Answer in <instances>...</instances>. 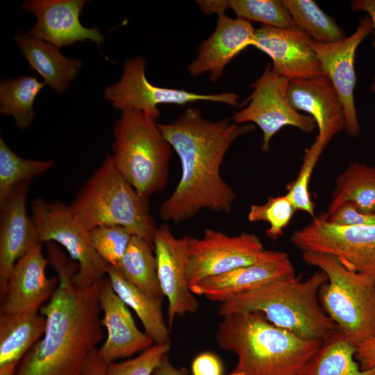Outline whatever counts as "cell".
<instances>
[{"instance_id": "cell-35", "label": "cell", "mask_w": 375, "mask_h": 375, "mask_svg": "<svg viewBox=\"0 0 375 375\" xmlns=\"http://www.w3.org/2000/svg\"><path fill=\"white\" fill-rule=\"evenodd\" d=\"M133 235L119 226H104L90 231V242L99 256L108 265L117 267Z\"/></svg>"}, {"instance_id": "cell-23", "label": "cell", "mask_w": 375, "mask_h": 375, "mask_svg": "<svg viewBox=\"0 0 375 375\" xmlns=\"http://www.w3.org/2000/svg\"><path fill=\"white\" fill-rule=\"evenodd\" d=\"M14 39L30 68L55 92H65L82 67L81 60L64 56L58 47L28 33L18 31Z\"/></svg>"}, {"instance_id": "cell-33", "label": "cell", "mask_w": 375, "mask_h": 375, "mask_svg": "<svg viewBox=\"0 0 375 375\" xmlns=\"http://www.w3.org/2000/svg\"><path fill=\"white\" fill-rule=\"evenodd\" d=\"M296 209L285 194L271 197L262 204H252L247 215L251 222H265L269 228L265 235L276 240L290 224Z\"/></svg>"}, {"instance_id": "cell-43", "label": "cell", "mask_w": 375, "mask_h": 375, "mask_svg": "<svg viewBox=\"0 0 375 375\" xmlns=\"http://www.w3.org/2000/svg\"><path fill=\"white\" fill-rule=\"evenodd\" d=\"M19 363L15 361L0 365V375H15Z\"/></svg>"}, {"instance_id": "cell-4", "label": "cell", "mask_w": 375, "mask_h": 375, "mask_svg": "<svg viewBox=\"0 0 375 375\" xmlns=\"http://www.w3.org/2000/svg\"><path fill=\"white\" fill-rule=\"evenodd\" d=\"M327 281L319 270L305 280L286 276L221 303L218 315L260 312L274 325L302 338L323 341L337 329L324 311L319 294Z\"/></svg>"}, {"instance_id": "cell-13", "label": "cell", "mask_w": 375, "mask_h": 375, "mask_svg": "<svg viewBox=\"0 0 375 375\" xmlns=\"http://www.w3.org/2000/svg\"><path fill=\"white\" fill-rule=\"evenodd\" d=\"M191 237L176 238L167 224L158 227L153 242L157 274L162 292L167 299L168 325L178 316L195 313L199 304L188 281Z\"/></svg>"}, {"instance_id": "cell-11", "label": "cell", "mask_w": 375, "mask_h": 375, "mask_svg": "<svg viewBox=\"0 0 375 375\" xmlns=\"http://www.w3.org/2000/svg\"><path fill=\"white\" fill-rule=\"evenodd\" d=\"M291 241L302 252L331 254L347 267L375 276V225L340 226L321 214L295 231Z\"/></svg>"}, {"instance_id": "cell-22", "label": "cell", "mask_w": 375, "mask_h": 375, "mask_svg": "<svg viewBox=\"0 0 375 375\" xmlns=\"http://www.w3.org/2000/svg\"><path fill=\"white\" fill-rule=\"evenodd\" d=\"M294 274V268L287 255L276 260L247 265L206 278L190 288L194 294L223 303L269 282Z\"/></svg>"}, {"instance_id": "cell-17", "label": "cell", "mask_w": 375, "mask_h": 375, "mask_svg": "<svg viewBox=\"0 0 375 375\" xmlns=\"http://www.w3.org/2000/svg\"><path fill=\"white\" fill-rule=\"evenodd\" d=\"M311 38L300 30L262 25L256 30L253 47L267 54L272 70L289 80L324 74L310 46Z\"/></svg>"}, {"instance_id": "cell-27", "label": "cell", "mask_w": 375, "mask_h": 375, "mask_svg": "<svg viewBox=\"0 0 375 375\" xmlns=\"http://www.w3.org/2000/svg\"><path fill=\"white\" fill-rule=\"evenodd\" d=\"M344 202L353 203L359 210L375 212V166L350 164L337 178L327 214Z\"/></svg>"}, {"instance_id": "cell-40", "label": "cell", "mask_w": 375, "mask_h": 375, "mask_svg": "<svg viewBox=\"0 0 375 375\" xmlns=\"http://www.w3.org/2000/svg\"><path fill=\"white\" fill-rule=\"evenodd\" d=\"M351 8L354 11H364L370 17L374 33L373 46L375 47V0H356L351 4ZM371 91L375 95V77L371 85Z\"/></svg>"}, {"instance_id": "cell-7", "label": "cell", "mask_w": 375, "mask_h": 375, "mask_svg": "<svg viewBox=\"0 0 375 375\" xmlns=\"http://www.w3.org/2000/svg\"><path fill=\"white\" fill-rule=\"evenodd\" d=\"M113 126V163L137 192L146 198L166 185L171 146L156 120L142 112L126 108Z\"/></svg>"}, {"instance_id": "cell-19", "label": "cell", "mask_w": 375, "mask_h": 375, "mask_svg": "<svg viewBox=\"0 0 375 375\" xmlns=\"http://www.w3.org/2000/svg\"><path fill=\"white\" fill-rule=\"evenodd\" d=\"M99 303L103 314L101 324L106 329L107 337L98 352L105 363L128 358L154 344L138 328L128 306L113 290L108 278L101 282Z\"/></svg>"}, {"instance_id": "cell-41", "label": "cell", "mask_w": 375, "mask_h": 375, "mask_svg": "<svg viewBox=\"0 0 375 375\" xmlns=\"http://www.w3.org/2000/svg\"><path fill=\"white\" fill-rule=\"evenodd\" d=\"M106 367L107 364L101 358L96 349L87 359L84 375H106Z\"/></svg>"}, {"instance_id": "cell-2", "label": "cell", "mask_w": 375, "mask_h": 375, "mask_svg": "<svg viewBox=\"0 0 375 375\" xmlns=\"http://www.w3.org/2000/svg\"><path fill=\"white\" fill-rule=\"evenodd\" d=\"M47 249L58 285L40 309L46 318L44 333L20 360L15 375H84L88 358L103 337L102 280L88 287L78 285L77 263L54 242H48Z\"/></svg>"}, {"instance_id": "cell-34", "label": "cell", "mask_w": 375, "mask_h": 375, "mask_svg": "<svg viewBox=\"0 0 375 375\" xmlns=\"http://www.w3.org/2000/svg\"><path fill=\"white\" fill-rule=\"evenodd\" d=\"M324 144L316 138L314 143L305 150L303 163L297 178L287 187L286 195L296 210L306 212L313 217L315 204L309 190L311 176L322 150Z\"/></svg>"}, {"instance_id": "cell-38", "label": "cell", "mask_w": 375, "mask_h": 375, "mask_svg": "<svg viewBox=\"0 0 375 375\" xmlns=\"http://www.w3.org/2000/svg\"><path fill=\"white\" fill-rule=\"evenodd\" d=\"M192 371L193 375H222V365L215 354L204 352L193 360Z\"/></svg>"}, {"instance_id": "cell-3", "label": "cell", "mask_w": 375, "mask_h": 375, "mask_svg": "<svg viewBox=\"0 0 375 375\" xmlns=\"http://www.w3.org/2000/svg\"><path fill=\"white\" fill-rule=\"evenodd\" d=\"M222 317L215 340L233 352V372L244 375H299L322 342L302 338L269 322L260 312H238Z\"/></svg>"}, {"instance_id": "cell-6", "label": "cell", "mask_w": 375, "mask_h": 375, "mask_svg": "<svg viewBox=\"0 0 375 375\" xmlns=\"http://www.w3.org/2000/svg\"><path fill=\"white\" fill-rule=\"evenodd\" d=\"M302 257L327 276L319 301L337 328L355 346L375 337V276L351 269L331 254L303 251Z\"/></svg>"}, {"instance_id": "cell-10", "label": "cell", "mask_w": 375, "mask_h": 375, "mask_svg": "<svg viewBox=\"0 0 375 375\" xmlns=\"http://www.w3.org/2000/svg\"><path fill=\"white\" fill-rule=\"evenodd\" d=\"M145 69L146 61L143 58L127 60L120 80L105 89L104 99L111 101L117 109L138 110L154 120L160 116L158 106L160 104L183 106L196 101H210L239 105V97L233 92L199 94L154 85L147 78Z\"/></svg>"}, {"instance_id": "cell-28", "label": "cell", "mask_w": 375, "mask_h": 375, "mask_svg": "<svg viewBox=\"0 0 375 375\" xmlns=\"http://www.w3.org/2000/svg\"><path fill=\"white\" fill-rule=\"evenodd\" d=\"M117 269L133 285L162 302L165 296L158 278L153 247L145 240L133 236Z\"/></svg>"}, {"instance_id": "cell-8", "label": "cell", "mask_w": 375, "mask_h": 375, "mask_svg": "<svg viewBox=\"0 0 375 375\" xmlns=\"http://www.w3.org/2000/svg\"><path fill=\"white\" fill-rule=\"evenodd\" d=\"M31 208L40 243L58 244L77 263L74 281L78 285L88 287L104 278L108 265L94 249L90 232L81 223L71 206L35 198Z\"/></svg>"}, {"instance_id": "cell-12", "label": "cell", "mask_w": 375, "mask_h": 375, "mask_svg": "<svg viewBox=\"0 0 375 375\" xmlns=\"http://www.w3.org/2000/svg\"><path fill=\"white\" fill-rule=\"evenodd\" d=\"M290 80L276 74L267 65L262 74L253 83L251 95L243 102L247 106L235 113L233 122L242 124L252 122L262 131L261 149H269L271 140L286 126L296 127L303 132H312L317 125L310 115L295 110L288 98Z\"/></svg>"}, {"instance_id": "cell-18", "label": "cell", "mask_w": 375, "mask_h": 375, "mask_svg": "<svg viewBox=\"0 0 375 375\" xmlns=\"http://www.w3.org/2000/svg\"><path fill=\"white\" fill-rule=\"evenodd\" d=\"M29 181L18 184L0 205V295L16 262L39 240L37 229L26 209Z\"/></svg>"}, {"instance_id": "cell-37", "label": "cell", "mask_w": 375, "mask_h": 375, "mask_svg": "<svg viewBox=\"0 0 375 375\" xmlns=\"http://www.w3.org/2000/svg\"><path fill=\"white\" fill-rule=\"evenodd\" d=\"M326 219L334 224L344 226L375 225V212H364L351 202H344L331 214H325Z\"/></svg>"}, {"instance_id": "cell-14", "label": "cell", "mask_w": 375, "mask_h": 375, "mask_svg": "<svg viewBox=\"0 0 375 375\" xmlns=\"http://www.w3.org/2000/svg\"><path fill=\"white\" fill-rule=\"evenodd\" d=\"M373 32L370 17L367 15L359 21L355 32L344 39L332 43L310 41L323 72L333 83L341 101L346 120V131L356 138L360 133L354 101L356 84L355 56L358 46Z\"/></svg>"}, {"instance_id": "cell-29", "label": "cell", "mask_w": 375, "mask_h": 375, "mask_svg": "<svg viewBox=\"0 0 375 375\" xmlns=\"http://www.w3.org/2000/svg\"><path fill=\"white\" fill-rule=\"evenodd\" d=\"M45 84L35 76L29 75L2 80L0 84V113L12 116L19 128L26 129L34 118L35 99Z\"/></svg>"}, {"instance_id": "cell-5", "label": "cell", "mask_w": 375, "mask_h": 375, "mask_svg": "<svg viewBox=\"0 0 375 375\" xmlns=\"http://www.w3.org/2000/svg\"><path fill=\"white\" fill-rule=\"evenodd\" d=\"M71 207L90 232L104 226H119L153 247L157 226L149 199L140 195L115 167L111 155L81 188Z\"/></svg>"}, {"instance_id": "cell-32", "label": "cell", "mask_w": 375, "mask_h": 375, "mask_svg": "<svg viewBox=\"0 0 375 375\" xmlns=\"http://www.w3.org/2000/svg\"><path fill=\"white\" fill-rule=\"evenodd\" d=\"M226 4L237 18L278 28L299 30L282 1L228 0Z\"/></svg>"}, {"instance_id": "cell-20", "label": "cell", "mask_w": 375, "mask_h": 375, "mask_svg": "<svg viewBox=\"0 0 375 375\" xmlns=\"http://www.w3.org/2000/svg\"><path fill=\"white\" fill-rule=\"evenodd\" d=\"M288 98L292 108L310 115L315 120L317 138L324 147L346 128L344 109L335 89L325 74L311 78L290 80Z\"/></svg>"}, {"instance_id": "cell-16", "label": "cell", "mask_w": 375, "mask_h": 375, "mask_svg": "<svg viewBox=\"0 0 375 375\" xmlns=\"http://www.w3.org/2000/svg\"><path fill=\"white\" fill-rule=\"evenodd\" d=\"M50 263L42 252V244L31 248L15 264L9 275L1 301V314L38 312L55 292L58 280L48 277Z\"/></svg>"}, {"instance_id": "cell-42", "label": "cell", "mask_w": 375, "mask_h": 375, "mask_svg": "<svg viewBox=\"0 0 375 375\" xmlns=\"http://www.w3.org/2000/svg\"><path fill=\"white\" fill-rule=\"evenodd\" d=\"M152 375H188V371L184 367H174L166 354L155 368Z\"/></svg>"}, {"instance_id": "cell-30", "label": "cell", "mask_w": 375, "mask_h": 375, "mask_svg": "<svg viewBox=\"0 0 375 375\" xmlns=\"http://www.w3.org/2000/svg\"><path fill=\"white\" fill-rule=\"evenodd\" d=\"M295 24L314 42L332 43L346 38L335 20L312 0H283Z\"/></svg>"}, {"instance_id": "cell-15", "label": "cell", "mask_w": 375, "mask_h": 375, "mask_svg": "<svg viewBox=\"0 0 375 375\" xmlns=\"http://www.w3.org/2000/svg\"><path fill=\"white\" fill-rule=\"evenodd\" d=\"M85 0H28L22 8L36 17L29 35L60 48L90 40L99 48L105 41L96 26L86 28L80 22Z\"/></svg>"}, {"instance_id": "cell-25", "label": "cell", "mask_w": 375, "mask_h": 375, "mask_svg": "<svg viewBox=\"0 0 375 375\" xmlns=\"http://www.w3.org/2000/svg\"><path fill=\"white\" fill-rule=\"evenodd\" d=\"M45 327L46 318L38 312L0 315V365L20 362Z\"/></svg>"}, {"instance_id": "cell-31", "label": "cell", "mask_w": 375, "mask_h": 375, "mask_svg": "<svg viewBox=\"0 0 375 375\" xmlns=\"http://www.w3.org/2000/svg\"><path fill=\"white\" fill-rule=\"evenodd\" d=\"M54 165L53 160L23 158L7 145L0 136V205L15 188L46 172Z\"/></svg>"}, {"instance_id": "cell-1", "label": "cell", "mask_w": 375, "mask_h": 375, "mask_svg": "<svg viewBox=\"0 0 375 375\" xmlns=\"http://www.w3.org/2000/svg\"><path fill=\"white\" fill-rule=\"evenodd\" d=\"M158 125L181 167L178 184L160 207V218L178 224L202 210L230 213L237 194L222 178L221 166L233 142L252 132L254 125L228 118L212 122L193 107L174 122Z\"/></svg>"}, {"instance_id": "cell-39", "label": "cell", "mask_w": 375, "mask_h": 375, "mask_svg": "<svg viewBox=\"0 0 375 375\" xmlns=\"http://www.w3.org/2000/svg\"><path fill=\"white\" fill-rule=\"evenodd\" d=\"M355 356L362 369L375 368V337L356 345Z\"/></svg>"}, {"instance_id": "cell-26", "label": "cell", "mask_w": 375, "mask_h": 375, "mask_svg": "<svg viewBox=\"0 0 375 375\" xmlns=\"http://www.w3.org/2000/svg\"><path fill=\"white\" fill-rule=\"evenodd\" d=\"M355 355L356 346L337 328L299 375H375V368L362 369Z\"/></svg>"}, {"instance_id": "cell-9", "label": "cell", "mask_w": 375, "mask_h": 375, "mask_svg": "<svg viewBox=\"0 0 375 375\" xmlns=\"http://www.w3.org/2000/svg\"><path fill=\"white\" fill-rule=\"evenodd\" d=\"M288 254L266 249L251 233L228 235L207 228L200 238H191L187 277L190 287L214 276L257 263L274 261Z\"/></svg>"}, {"instance_id": "cell-44", "label": "cell", "mask_w": 375, "mask_h": 375, "mask_svg": "<svg viewBox=\"0 0 375 375\" xmlns=\"http://www.w3.org/2000/svg\"><path fill=\"white\" fill-rule=\"evenodd\" d=\"M229 375H244V374H240V373L233 372L232 374H231Z\"/></svg>"}, {"instance_id": "cell-21", "label": "cell", "mask_w": 375, "mask_h": 375, "mask_svg": "<svg viewBox=\"0 0 375 375\" xmlns=\"http://www.w3.org/2000/svg\"><path fill=\"white\" fill-rule=\"evenodd\" d=\"M256 30L249 21L225 13L217 15L214 32L201 43L197 58L188 67L190 74L195 77L208 72L210 81H217L231 60L253 45Z\"/></svg>"}, {"instance_id": "cell-24", "label": "cell", "mask_w": 375, "mask_h": 375, "mask_svg": "<svg viewBox=\"0 0 375 375\" xmlns=\"http://www.w3.org/2000/svg\"><path fill=\"white\" fill-rule=\"evenodd\" d=\"M106 275L113 290L128 307L135 311L144 332L153 343L171 345L169 329L163 317L162 302L133 285L112 266L108 265Z\"/></svg>"}, {"instance_id": "cell-36", "label": "cell", "mask_w": 375, "mask_h": 375, "mask_svg": "<svg viewBox=\"0 0 375 375\" xmlns=\"http://www.w3.org/2000/svg\"><path fill=\"white\" fill-rule=\"evenodd\" d=\"M169 349L170 345L153 344L133 358L108 363L106 375H152Z\"/></svg>"}]
</instances>
